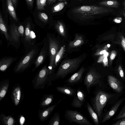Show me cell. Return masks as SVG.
<instances>
[{"label":"cell","mask_w":125,"mask_h":125,"mask_svg":"<svg viewBox=\"0 0 125 125\" xmlns=\"http://www.w3.org/2000/svg\"><path fill=\"white\" fill-rule=\"evenodd\" d=\"M43 43H36L24 52V53L16 63L13 69L15 73L23 72L34 64Z\"/></svg>","instance_id":"1"},{"label":"cell","mask_w":125,"mask_h":125,"mask_svg":"<svg viewBox=\"0 0 125 125\" xmlns=\"http://www.w3.org/2000/svg\"><path fill=\"white\" fill-rule=\"evenodd\" d=\"M115 11L106 7L84 5L74 8L72 12L77 18L86 20L93 18L97 15L114 13Z\"/></svg>","instance_id":"2"},{"label":"cell","mask_w":125,"mask_h":125,"mask_svg":"<svg viewBox=\"0 0 125 125\" xmlns=\"http://www.w3.org/2000/svg\"><path fill=\"white\" fill-rule=\"evenodd\" d=\"M82 59L78 57L64 60L59 66L53 80L64 79L68 74L76 70L79 66Z\"/></svg>","instance_id":"3"},{"label":"cell","mask_w":125,"mask_h":125,"mask_svg":"<svg viewBox=\"0 0 125 125\" xmlns=\"http://www.w3.org/2000/svg\"><path fill=\"white\" fill-rule=\"evenodd\" d=\"M8 28L10 39L7 42L8 46L13 47L18 49L21 45L23 37L24 28L23 25L20 24L18 25L15 23L11 24Z\"/></svg>","instance_id":"4"},{"label":"cell","mask_w":125,"mask_h":125,"mask_svg":"<svg viewBox=\"0 0 125 125\" xmlns=\"http://www.w3.org/2000/svg\"><path fill=\"white\" fill-rule=\"evenodd\" d=\"M112 96L104 92L99 91L93 97L92 102V107L98 117H100L104 108Z\"/></svg>","instance_id":"5"},{"label":"cell","mask_w":125,"mask_h":125,"mask_svg":"<svg viewBox=\"0 0 125 125\" xmlns=\"http://www.w3.org/2000/svg\"><path fill=\"white\" fill-rule=\"evenodd\" d=\"M23 26L24 33L21 42L23 44L25 52L36 44V37L34 28L30 22L28 21Z\"/></svg>","instance_id":"6"},{"label":"cell","mask_w":125,"mask_h":125,"mask_svg":"<svg viewBox=\"0 0 125 125\" xmlns=\"http://www.w3.org/2000/svg\"><path fill=\"white\" fill-rule=\"evenodd\" d=\"M48 39L49 48V64L48 67L51 74L54 70L55 58L59 51V46L57 42L51 34H47Z\"/></svg>","instance_id":"7"},{"label":"cell","mask_w":125,"mask_h":125,"mask_svg":"<svg viewBox=\"0 0 125 125\" xmlns=\"http://www.w3.org/2000/svg\"><path fill=\"white\" fill-rule=\"evenodd\" d=\"M64 116L70 123H74L80 125H93L82 114L76 110H66Z\"/></svg>","instance_id":"8"},{"label":"cell","mask_w":125,"mask_h":125,"mask_svg":"<svg viewBox=\"0 0 125 125\" xmlns=\"http://www.w3.org/2000/svg\"><path fill=\"white\" fill-rule=\"evenodd\" d=\"M101 76L94 69H90L86 73L84 79V84L88 93L93 86L101 84Z\"/></svg>","instance_id":"9"},{"label":"cell","mask_w":125,"mask_h":125,"mask_svg":"<svg viewBox=\"0 0 125 125\" xmlns=\"http://www.w3.org/2000/svg\"><path fill=\"white\" fill-rule=\"evenodd\" d=\"M43 40V44L34 64V67L32 70L33 72L43 63L49 55V43L47 35Z\"/></svg>","instance_id":"10"},{"label":"cell","mask_w":125,"mask_h":125,"mask_svg":"<svg viewBox=\"0 0 125 125\" xmlns=\"http://www.w3.org/2000/svg\"><path fill=\"white\" fill-rule=\"evenodd\" d=\"M50 74V70L47 65L44 66L37 74L35 79V86L40 87L45 83Z\"/></svg>","instance_id":"11"},{"label":"cell","mask_w":125,"mask_h":125,"mask_svg":"<svg viewBox=\"0 0 125 125\" xmlns=\"http://www.w3.org/2000/svg\"><path fill=\"white\" fill-rule=\"evenodd\" d=\"M85 101V95L83 91L80 89H78L74 96L71 105L72 107L81 108L83 106Z\"/></svg>","instance_id":"12"},{"label":"cell","mask_w":125,"mask_h":125,"mask_svg":"<svg viewBox=\"0 0 125 125\" xmlns=\"http://www.w3.org/2000/svg\"><path fill=\"white\" fill-rule=\"evenodd\" d=\"M84 70V67H82L78 71L67 79L64 83L67 85H73L81 81Z\"/></svg>","instance_id":"13"},{"label":"cell","mask_w":125,"mask_h":125,"mask_svg":"<svg viewBox=\"0 0 125 125\" xmlns=\"http://www.w3.org/2000/svg\"><path fill=\"white\" fill-rule=\"evenodd\" d=\"M107 79L109 85L113 90L118 93L122 92L123 87L121 83L119 80L111 75L108 76Z\"/></svg>","instance_id":"14"},{"label":"cell","mask_w":125,"mask_h":125,"mask_svg":"<svg viewBox=\"0 0 125 125\" xmlns=\"http://www.w3.org/2000/svg\"><path fill=\"white\" fill-rule=\"evenodd\" d=\"M17 60L16 57L5 56L0 60V70L1 72L6 71L11 64Z\"/></svg>","instance_id":"15"},{"label":"cell","mask_w":125,"mask_h":125,"mask_svg":"<svg viewBox=\"0 0 125 125\" xmlns=\"http://www.w3.org/2000/svg\"><path fill=\"white\" fill-rule=\"evenodd\" d=\"M62 100V99L60 100L55 104L53 105L46 109L40 110L39 113V117L40 120L42 121H43L46 120L56 106Z\"/></svg>","instance_id":"16"},{"label":"cell","mask_w":125,"mask_h":125,"mask_svg":"<svg viewBox=\"0 0 125 125\" xmlns=\"http://www.w3.org/2000/svg\"><path fill=\"white\" fill-rule=\"evenodd\" d=\"M125 99L122 98L119 100L108 112L103 117L102 122L104 123L109 120L115 114L119 107Z\"/></svg>","instance_id":"17"},{"label":"cell","mask_w":125,"mask_h":125,"mask_svg":"<svg viewBox=\"0 0 125 125\" xmlns=\"http://www.w3.org/2000/svg\"><path fill=\"white\" fill-rule=\"evenodd\" d=\"M21 96V90L20 86L17 85L13 88L11 91L12 100L15 106L19 104Z\"/></svg>","instance_id":"18"},{"label":"cell","mask_w":125,"mask_h":125,"mask_svg":"<svg viewBox=\"0 0 125 125\" xmlns=\"http://www.w3.org/2000/svg\"><path fill=\"white\" fill-rule=\"evenodd\" d=\"M59 92L74 97L76 93V90L67 86H58L56 88Z\"/></svg>","instance_id":"19"},{"label":"cell","mask_w":125,"mask_h":125,"mask_svg":"<svg viewBox=\"0 0 125 125\" xmlns=\"http://www.w3.org/2000/svg\"><path fill=\"white\" fill-rule=\"evenodd\" d=\"M0 29L1 32L4 35L8 42L10 39L8 28L3 19L1 13L0 14Z\"/></svg>","instance_id":"20"},{"label":"cell","mask_w":125,"mask_h":125,"mask_svg":"<svg viewBox=\"0 0 125 125\" xmlns=\"http://www.w3.org/2000/svg\"><path fill=\"white\" fill-rule=\"evenodd\" d=\"M84 43V40L82 36L78 34H76L74 40L69 43L68 48L70 49L80 46Z\"/></svg>","instance_id":"21"},{"label":"cell","mask_w":125,"mask_h":125,"mask_svg":"<svg viewBox=\"0 0 125 125\" xmlns=\"http://www.w3.org/2000/svg\"><path fill=\"white\" fill-rule=\"evenodd\" d=\"M9 81L7 79L1 82L0 86V101L5 96L7 92L9 84Z\"/></svg>","instance_id":"22"},{"label":"cell","mask_w":125,"mask_h":125,"mask_svg":"<svg viewBox=\"0 0 125 125\" xmlns=\"http://www.w3.org/2000/svg\"><path fill=\"white\" fill-rule=\"evenodd\" d=\"M0 119L2 124L6 125H14L15 123L14 118L11 115L7 116L3 114H1Z\"/></svg>","instance_id":"23"},{"label":"cell","mask_w":125,"mask_h":125,"mask_svg":"<svg viewBox=\"0 0 125 125\" xmlns=\"http://www.w3.org/2000/svg\"><path fill=\"white\" fill-rule=\"evenodd\" d=\"M86 107L89 114L94 123L96 125H99V123L98 116L88 102L87 103Z\"/></svg>","instance_id":"24"},{"label":"cell","mask_w":125,"mask_h":125,"mask_svg":"<svg viewBox=\"0 0 125 125\" xmlns=\"http://www.w3.org/2000/svg\"><path fill=\"white\" fill-rule=\"evenodd\" d=\"M54 100V95L52 94H47L44 96L41 101L40 105L42 107L47 106L51 104Z\"/></svg>","instance_id":"25"},{"label":"cell","mask_w":125,"mask_h":125,"mask_svg":"<svg viewBox=\"0 0 125 125\" xmlns=\"http://www.w3.org/2000/svg\"><path fill=\"white\" fill-rule=\"evenodd\" d=\"M99 4L102 6L118 8L120 5V3L116 0H107L100 2Z\"/></svg>","instance_id":"26"},{"label":"cell","mask_w":125,"mask_h":125,"mask_svg":"<svg viewBox=\"0 0 125 125\" xmlns=\"http://www.w3.org/2000/svg\"><path fill=\"white\" fill-rule=\"evenodd\" d=\"M7 6L9 13L12 18L16 21H18L15 11L11 0H6Z\"/></svg>","instance_id":"27"},{"label":"cell","mask_w":125,"mask_h":125,"mask_svg":"<svg viewBox=\"0 0 125 125\" xmlns=\"http://www.w3.org/2000/svg\"><path fill=\"white\" fill-rule=\"evenodd\" d=\"M65 48L64 46L62 47L56 56L54 63V69L62 58L65 51Z\"/></svg>","instance_id":"28"},{"label":"cell","mask_w":125,"mask_h":125,"mask_svg":"<svg viewBox=\"0 0 125 125\" xmlns=\"http://www.w3.org/2000/svg\"><path fill=\"white\" fill-rule=\"evenodd\" d=\"M60 123V119L59 114L58 112L56 113L51 119L49 123V125H59Z\"/></svg>","instance_id":"29"},{"label":"cell","mask_w":125,"mask_h":125,"mask_svg":"<svg viewBox=\"0 0 125 125\" xmlns=\"http://www.w3.org/2000/svg\"><path fill=\"white\" fill-rule=\"evenodd\" d=\"M109 55V52H106L100 56L98 59V62L102 63L104 67L108 66L109 63L107 58Z\"/></svg>","instance_id":"30"},{"label":"cell","mask_w":125,"mask_h":125,"mask_svg":"<svg viewBox=\"0 0 125 125\" xmlns=\"http://www.w3.org/2000/svg\"><path fill=\"white\" fill-rule=\"evenodd\" d=\"M55 28L60 34L63 36H65V28L62 22L60 21H58L55 24Z\"/></svg>","instance_id":"31"},{"label":"cell","mask_w":125,"mask_h":125,"mask_svg":"<svg viewBox=\"0 0 125 125\" xmlns=\"http://www.w3.org/2000/svg\"><path fill=\"white\" fill-rule=\"evenodd\" d=\"M64 5L65 3L64 2H60L57 4L52 8V12L54 13L61 11L63 8Z\"/></svg>","instance_id":"32"},{"label":"cell","mask_w":125,"mask_h":125,"mask_svg":"<svg viewBox=\"0 0 125 125\" xmlns=\"http://www.w3.org/2000/svg\"><path fill=\"white\" fill-rule=\"evenodd\" d=\"M47 2V0H36L37 9L40 10H44Z\"/></svg>","instance_id":"33"},{"label":"cell","mask_w":125,"mask_h":125,"mask_svg":"<svg viewBox=\"0 0 125 125\" xmlns=\"http://www.w3.org/2000/svg\"><path fill=\"white\" fill-rule=\"evenodd\" d=\"M38 17L39 20L44 23L46 24L48 22L49 18L45 13L41 12L39 13Z\"/></svg>","instance_id":"34"},{"label":"cell","mask_w":125,"mask_h":125,"mask_svg":"<svg viewBox=\"0 0 125 125\" xmlns=\"http://www.w3.org/2000/svg\"><path fill=\"white\" fill-rule=\"evenodd\" d=\"M109 48L107 44L103 48L98 50L95 53V55H100L103 54L107 51L109 49Z\"/></svg>","instance_id":"35"},{"label":"cell","mask_w":125,"mask_h":125,"mask_svg":"<svg viewBox=\"0 0 125 125\" xmlns=\"http://www.w3.org/2000/svg\"><path fill=\"white\" fill-rule=\"evenodd\" d=\"M124 117H125V106L122 109L117 115L114 119V120H116Z\"/></svg>","instance_id":"36"},{"label":"cell","mask_w":125,"mask_h":125,"mask_svg":"<svg viewBox=\"0 0 125 125\" xmlns=\"http://www.w3.org/2000/svg\"><path fill=\"white\" fill-rule=\"evenodd\" d=\"M117 54V52L115 50H112L111 52L109 58V63L110 66L112 65L113 61L115 58Z\"/></svg>","instance_id":"37"},{"label":"cell","mask_w":125,"mask_h":125,"mask_svg":"<svg viewBox=\"0 0 125 125\" xmlns=\"http://www.w3.org/2000/svg\"><path fill=\"white\" fill-rule=\"evenodd\" d=\"M118 40L120 44L125 52V38L122 34H121L119 35Z\"/></svg>","instance_id":"38"},{"label":"cell","mask_w":125,"mask_h":125,"mask_svg":"<svg viewBox=\"0 0 125 125\" xmlns=\"http://www.w3.org/2000/svg\"><path fill=\"white\" fill-rule=\"evenodd\" d=\"M112 125H125V117L119 120L112 124Z\"/></svg>","instance_id":"39"},{"label":"cell","mask_w":125,"mask_h":125,"mask_svg":"<svg viewBox=\"0 0 125 125\" xmlns=\"http://www.w3.org/2000/svg\"><path fill=\"white\" fill-rule=\"evenodd\" d=\"M118 71L121 77L123 79H124V71L121 66L120 65L118 66Z\"/></svg>","instance_id":"40"},{"label":"cell","mask_w":125,"mask_h":125,"mask_svg":"<svg viewBox=\"0 0 125 125\" xmlns=\"http://www.w3.org/2000/svg\"><path fill=\"white\" fill-rule=\"evenodd\" d=\"M122 21V18L121 17H118L114 19L113 21L115 23H121Z\"/></svg>","instance_id":"41"},{"label":"cell","mask_w":125,"mask_h":125,"mask_svg":"<svg viewBox=\"0 0 125 125\" xmlns=\"http://www.w3.org/2000/svg\"><path fill=\"white\" fill-rule=\"evenodd\" d=\"M27 5L31 7H32L33 5L34 0H25Z\"/></svg>","instance_id":"42"},{"label":"cell","mask_w":125,"mask_h":125,"mask_svg":"<svg viewBox=\"0 0 125 125\" xmlns=\"http://www.w3.org/2000/svg\"><path fill=\"white\" fill-rule=\"evenodd\" d=\"M19 121L20 124L22 125L25 122V119L23 117L21 116L20 118Z\"/></svg>","instance_id":"43"},{"label":"cell","mask_w":125,"mask_h":125,"mask_svg":"<svg viewBox=\"0 0 125 125\" xmlns=\"http://www.w3.org/2000/svg\"><path fill=\"white\" fill-rule=\"evenodd\" d=\"M56 0H47V3L48 4L50 5L56 2Z\"/></svg>","instance_id":"44"},{"label":"cell","mask_w":125,"mask_h":125,"mask_svg":"<svg viewBox=\"0 0 125 125\" xmlns=\"http://www.w3.org/2000/svg\"><path fill=\"white\" fill-rule=\"evenodd\" d=\"M120 12L123 15L125 19V10H121Z\"/></svg>","instance_id":"45"},{"label":"cell","mask_w":125,"mask_h":125,"mask_svg":"<svg viewBox=\"0 0 125 125\" xmlns=\"http://www.w3.org/2000/svg\"><path fill=\"white\" fill-rule=\"evenodd\" d=\"M13 5L15 7L16 5L17 0H11Z\"/></svg>","instance_id":"46"},{"label":"cell","mask_w":125,"mask_h":125,"mask_svg":"<svg viewBox=\"0 0 125 125\" xmlns=\"http://www.w3.org/2000/svg\"><path fill=\"white\" fill-rule=\"evenodd\" d=\"M123 4L124 6L123 10H125V0L124 1Z\"/></svg>","instance_id":"47"},{"label":"cell","mask_w":125,"mask_h":125,"mask_svg":"<svg viewBox=\"0 0 125 125\" xmlns=\"http://www.w3.org/2000/svg\"><path fill=\"white\" fill-rule=\"evenodd\" d=\"M65 0H59V1H65Z\"/></svg>","instance_id":"48"},{"label":"cell","mask_w":125,"mask_h":125,"mask_svg":"<svg viewBox=\"0 0 125 125\" xmlns=\"http://www.w3.org/2000/svg\"></svg>","instance_id":"49"}]
</instances>
